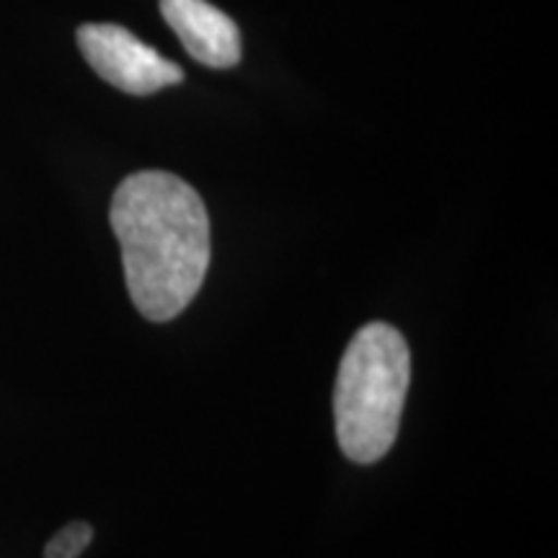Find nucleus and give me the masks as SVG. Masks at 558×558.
<instances>
[{
    "label": "nucleus",
    "mask_w": 558,
    "mask_h": 558,
    "mask_svg": "<svg viewBox=\"0 0 558 558\" xmlns=\"http://www.w3.org/2000/svg\"><path fill=\"white\" fill-rule=\"evenodd\" d=\"M109 220L135 308L156 324L177 318L209 269V218L197 190L169 171H137L117 186Z\"/></svg>",
    "instance_id": "nucleus-1"
},
{
    "label": "nucleus",
    "mask_w": 558,
    "mask_h": 558,
    "mask_svg": "<svg viewBox=\"0 0 558 558\" xmlns=\"http://www.w3.org/2000/svg\"><path fill=\"white\" fill-rule=\"evenodd\" d=\"M78 47L88 65L114 88L150 96L184 81V70L117 24H83Z\"/></svg>",
    "instance_id": "nucleus-3"
},
{
    "label": "nucleus",
    "mask_w": 558,
    "mask_h": 558,
    "mask_svg": "<svg viewBox=\"0 0 558 558\" xmlns=\"http://www.w3.org/2000/svg\"><path fill=\"white\" fill-rule=\"evenodd\" d=\"M94 541V527L88 522H70L47 543L45 558H78Z\"/></svg>",
    "instance_id": "nucleus-5"
},
{
    "label": "nucleus",
    "mask_w": 558,
    "mask_h": 558,
    "mask_svg": "<svg viewBox=\"0 0 558 558\" xmlns=\"http://www.w3.org/2000/svg\"><path fill=\"white\" fill-rule=\"evenodd\" d=\"M411 354L399 329L383 320L362 326L341 357L333 418L344 456L369 465L393 448L407 403Z\"/></svg>",
    "instance_id": "nucleus-2"
},
{
    "label": "nucleus",
    "mask_w": 558,
    "mask_h": 558,
    "mask_svg": "<svg viewBox=\"0 0 558 558\" xmlns=\"http://www.w3.org/2000/svg\"><path fill=\"white\" fill-rule=\"evenodd\" d=\"M160 13L202 65L233 68L241 60L239 26L207 0H160Z\"/></svg>",
    "instance_id": "nucleus-4"
}]
</instances>
